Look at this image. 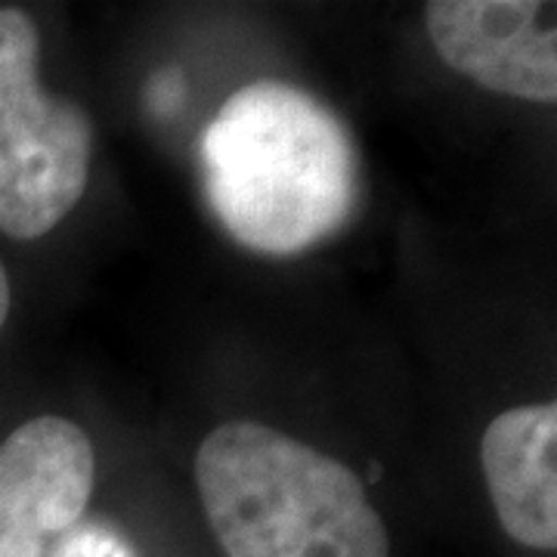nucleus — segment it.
Listing matches in <instances>:
<instances>
[{"label":"nucleus","mask_w":557,"mask_h":557,"mask_svg":"<svg viewBox=\"0 0 557 557\" xmlns=\"http://www.w3.org/2000/svg\"><path fill=\"white\" fill-rule=\"evenodd\" d=\"M214 218L258 255H300L350 220L359 156L347 124L313 94L255 81L220 106L199 139Z\"/></svg>","instance_id":"obj_1"},{"label":"nucleus","mask_w":557,"mask_h":557,"mask_svg":"<svg viewBox=\"0 0 557 557\" xmlns=\"http://www.w3.org/2000/svg\"><path fill=\"white\" fill-rule=\"evenodd\" d=\"M223 557H391L362 480L338 458L258 421H226L196 456Z\"/></svg>","instance_id":"obj_2"},{"label":"nucleus","mask_w":557,"mask_h":557,"mask_svg":"<svg viewBox=\"0 0 557 557\" xmlns=\"http://www.w3.org/2000/svg\"><path fill=\"white\" fill-rule=\"evenodd\" d=\"M94 121L40 84V35L22 10H0V233L40 239L87 189Z\"/></svg>","instance_id":"obj_3"},{"label":"nucleus","mask_w":557,"mask_h":557,"mask_svg":"<svg viewBox=\"0 0 557 557\" xmlns=\"http://www.w3.org/2000/svg\"><path fill=\"white\" fill-rule=\"evenodd\" d=\"M97 456L75 421L40 416L0 443V557H44L94 496Z\"/></svg>","instance_id":"obj_4"},{"label":"nucleus","mask_w":557,"mask_h":557,"mask_svg":"<svg viewBox=\"0 0 557 557\" xmlns=\"http://www.w3.org/2000/svg\"><path fill=\"white\" fill-rule=\"evenodd\" d=\"M424 22L440 60L458 75L505 97L557 100L555 3L431 0Z\"/></svg>","instance_id":"obj_5"},{"label":"nucleus","mask_w":557,"mask_h":557,"mask_svg":"<svg viewBox=\"0 0 557 557\" xmlns=\"http://www.w3.org/2000/svg\"><path fill=\"white\" fill-rule=\"evenodd\" d=\"M480 461L505 533L536 552L557 548V406H518L490 421Z\"/></svg>","instance_id":"obj_6"},{"label":"nucleus","mask_w":557,"mask_h":557,"mask_svg":"<svg viewBox=\"0 0 557 557\" xmlns=\"http://www.w3.org/2000/svg\"><path fill=\"white\" fill-rule=\"evenodd\" d=\"M7 317H10V276L0 263V329H3Z\"/></svg>","instance_id":"obj_7"}]
</instances>
